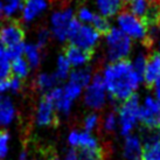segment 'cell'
<instances>
[{
  "label": "cell",
  "instance_id": "6da1fadb",
  "mask_svg": "<svg viewBox=\"0 0 160 160\" xmlns=\"http://www.w3.org/2000/svg\"><path fill=\"white\" fill-rule=\"evenodd\" d=\"M102 76L110 97L123 102L134 95V91L142 82L128 60L110 63L104 69Z\"/></svg>",
  "mask_w": 160,
  "mask_h": 160
},
{
  "label": "cell",
  "instance_id": "7a4b0ae2",
  "mask_svg": "<svg viewBox=\"0 0 160 160\" xmlns=\"http://www.w3.org/2000/svg\"><path fill=\"white\" fill-rule=\"evenodd\" d=\"M99 36L101 34L92 26L80 22L77 19L71 21L68 31V40L70 41V45L91 53L99 41Z\"/></svg>",
  "mask_w": 160,
  "mask_h": 160
},
{
  "label": "cell",
  "instance_id": "3957f363",
  "mask_svg": "<svg viewBox=\"0 0 160 160\" xmlns=\"http://www.w3.org/2000/svg\"><path fill=\"white\" fill-rule=\"evenodd\" d=\"M107 41V55L111 63L123 61L129 56L132 42L129 36L124 34L117 27H112L105 34Z\"/></svg>",
  "mask_w": 160,
  "mask_h": 160
},
{
  "label": "cell",
  "instance_id": "277c9868",
  "mask_svg": "<svg viewBox=\"0 0 160 160\" xmlns=\"http://www.w3.org/2000/svg\"><path fill=\"white\" fill-rule=\"evenodd\" d=\"M117 23L120 31L126 34L130 39L142 40L147 47L152 46V39H150V36L147 35V27L142 22V20L137 18L131 12L123 11L118 13Z\"/></svg>",
  "mask_w": 160,
  "mask_h": 160
},
{
  "label": "cell",
  "instance_id": "5b68a950",
  "mask_svg": "<svg viewBox=\"0 0 160 160\" xmlns=\"http://www.w3.org/2000/svg\"><path fill=\"white\" fill-rule=\"evenodd\" d=\"M139 111H140V102L137 95H132L128 98L119 108V128L120 133L124 137L130 136L131 131L139 120Z\"/></svg>",
  "mask_w": 160,
  "mask_h": 160
},
{
  "label": "cell",
  "instance_id": "8992f818",
  "mask_svg": "<svg viewBox=\"0 0 160 160\" xmlns=\"http://www.w3.org/2000/svg\"><path fill=\"white\" fill-rule=\"evenodd\" d=\"M107 89L104 84V80L101 74L93 75L90 84L87 87L84 93V103L87 107L99 110L107 103Z\"/></svg>",
  "mask_w": 160,
  "mask_h": 160
},
{
  "label": "cell",
  "instance_id": "52a82bcc",
  "mask_svg": "<svg viewBox=\"0 0 160 160\" xmlns=\"http://www.w3.org/2000/svg\"><path fill=\"white\" fill-rule=\"evenodd\" d=\"M139 120L145 129L160 130V101L153 97H146L140 105Z\"/></svg>",
  "mask_w": 160,
  "mask_h": 160
},
{
  "label": "cell",
  "instance_id": "ba28073f",
  "mask_svg": "<svg viewBox=\"0 0 160 160\" xmlns=\"http://www.w3.org/2000/svg\"><path fill=\"white\" fill-rule=\"evenodd\" d=\"M74 11L71 8H64L58 11L50 18L52 33L58 41L68 40V31L71 21L74 20Z\"/></svg>",
  "mask_w": 160,
  "mask_h": 160
},
{
  "label": "cell",
  "instance_id": "9c48e42d",
  "mask_svg": "<svg viewBox=\"0 0 160 160\" xmlns=\"http://www.w3.org/2000/svg\"><path fill=\"white\" fill-rule=\"evenodd\" d=\"M25 32L18 22H9L0 27V46L9 49L23 43Z\"/></svg>",
  "mask_w": 160,
  "mask_h": 160
},
{
  "label": "cell",
  "instance_id": "30bf717a",
  "mask_svg": "<svg viewBox=\"0 0 160 160\" xmlns=\"http://www.w3.org/2000/svg\"><path fill=\"white\" fill-rule=\"evenodd\" d=\"M35 122L39 126H52V125H56L58 123L54 104L48 101L45 96L41 98L40 103L38 105Z\"/></svg>",
  "mask_w": 160,
  "mask_h": 160
},
{
  "label": "cell",
  "instance_id": "8fae6325",
  "mask_svg": "<svg viewBox=\"0 0 160 160\" xmlns=\"http://www.w3.org/2000/svg\"><path fill=\"white\" fill-rule=\"evenodd\" d=\"M64 56L68 60V62L70 63V66L75 68L84 67L87 63L91 60L92 53L84 50V49L76 47V46H68L64 50Z\"/></svg>",
  "mask_w": 160,
  "mask_h": 160
},
{
  "label": "cell",
  "instance_id": "7c38bea8",
  "mask_svg": "<svg viewBox=\"0 0 160 160\" xmlns=\"http://www.w3.org/2000/svg\"><path fill=\"white\" fill-rule=\"evenodd\" d=\"M144 146L138 136H128L124 142L123 156L125 160H142Z\"/></svg>",
  "mask_w": 160,
  "mask_h": 160
},
{
  "label": "cell",
  "instance_id": "4fadbf2b",
  "mask_svg": "<svg viewBox=\"0 0 160 160\" xmlns=\"http://www.w3.org/2000/svg\"><path fill=\"white\" fill-rule=\"evenodd\" d=\"M160 80V54L153 53L147 58L146 69L144 74V82L147 87H153Z\"/></svg>",
  "mask_w": 160,
  "mask_h": 160
},
{
  "label": "cell",
  "instance_id": "5bb4252c",
  "mask_svg": "<svg viewBox=\"0 0 160 160\" xmlns=\"http://www.w3.org/2000/svg\"><path fill=\"white\" fill-rule=\"evenodd\" d=\"M68 142L72 147L78 148H98V142L96 138H93L89 132H78V131H71L68 136Z\"/></svg>",
  "mask_w": 160,
  "mask_h": 160
},
{
  "label": "cell",
  "instance_id": "9a60e30c",
  "mask_svg": "<svg viewBox=\"0 0 160 160\" xmlns=\"http://www.w3.org/2000/svg\"><path fill=\"white\" fill-rule=\"evenodd\" d=\"M47 9L46 0H25L22 6V18L26 22H32Z\"/></svg>",
  "mask_w": 160,
  "mask_h": 160
},
{
  "label": "cell",
  "instance_id": "2e32d148",
  "mask_svg": "<svg viewBox=\"0 0 160 160\" xmlns=\"http://www.w3.org/2000/svg\"><path fill=\"white\" fill-rule=\"evenodd\" d=\"M15 108L12 99L7 96H0V126L9 125L15 118Z\"/></svg>",
  "mask_w": 160,
  "mask_h": 160
},
{
  "label": "cell",
  "instance_id": "e0dca14e",
  "mask_svg": "<svg viewBox=\"0 0 160 160\" xmlns=\"http://www.w3.org/2000/svg\"><path fill=\"white\" fill-rule=\"evenodd\" d=\"M96 6L101 15L105 18H111L120 12V9L123 7V1L122 0H96Z\"/></svg>",
  "mask_w": 160,
  "mask_h": 160
},
{
  "label": "cell",
  "instance_id": "ac0fdd59",
  "mask_svg": "<svg viewBox=\"0 0 160 160\" xmlns=\"http://www.w3.org/2000/svg\"><path fill=\"white\" fill-rule=\"evenodd\" d=\"M91 80H92V74L90 68H76L70 71V75H69V81L81 85L82 88H87L90 84Z\"/></svg>",
  "mask_w": 160,
  "mask_h": 160
},
{
  "label": "cell",
  "instance_id": "d6986e66",
  "mask_svg": "<svg viewBox=\"0 0 160 160\" xmlns=\"http://www.w3.org/2000/svg\"><path fill=\"white\" fill-rule=\"evenodd\" d=\"M142 160H160V138L144 142Z\"/></svg>",
  "mask_w": 160,
  "mask_h": 160
},
{
  "label": "cell",
  "instance_id": "ffe728a7",
  "mask_svg": "<svg viewBox=\"0 0 160 160\" xmlns=\"http://www.w3.org/2000/svg\"><path fill=\"white\" fill-rule=\"evenodd\" d=\"M58 78L55 77L54 74H47V72H42L36 77L35 85L38 90L43 91V92H48L52 89L55 88V85L58 84Z\"/></svg>",
  "mask_w": 160,
  "mask_h": 160
},
{
  "label": "cell",
  "instance_id": "44dd1931",
  "mask_svg": "<svg viewBox=\"0 0 160 160\" xmlns=\"http://www.w3.org/2000/svg\"><path fill=\"white\" fill-rule=\"evenodd\" d=\"M23 55L26 58V61L28 62L31 68H38L41 62V53L40 48L34 43L25 45Z\"/></svg>",
  "mask_w": 160,
  "mask_h": 160
},
{
  "label": "cell",
  "instance_id": "7402d4cb",
  "mask_svg": "<svg viewBox=\"0 0 160 160\" xmlns=\"http://www.w3.org/2000/svg\"><path fill=\"white\" fill-rule=\"evenodd\" d=\"M12 60L9 58L6 48L0 46V81H7L12 74Z\"/></svg>",
  "mask_w": 160,
  "mask_h": 160
},
{
  "label": "cell",
  "instance_id": "603a6c76",
  "mask_svg": "<svg viewBox=\"0 0 160 160\" xmlns=\"http://www.w3.org/2000/svg\"><path fill=\"white\" fill-rule=\"evenodd\" d=\"M151 0H130L129 1V12L136 15L140 20L145 18L147 11L150 8Z\"/></svg>",
  "mask_w": 160,
  "mask_h": 160
},
{
  "label": "cell",
  "instance_id": "cb8c5ba5",
  "mask_svg": "<svg viewBox=\"0 0 160 160\" xmlns=\"http://www.w3.org/2000/svg\"><path fill=\"white\" fill-rule=\"evenodd\" d=\"M70 63L68 62V60L66 58L64 55H60L56 61V70L54 72L55 77L58 78V81H64L67 80L69 75H70Z\"/></svg>",
  "mask_w": 160,
  "mask_h": 160
},
{
  "label": "cell",
  "instance_id": "d4e9b609",
  "mask_svg": "<svg viewBox=\"0 0 160 160\" xmlns=\"http://www.w3.org/2000/svg\"><path fill=\"white\" fill-rule=\"evenodd\" d=\"M29 64L26 61V58H23L22 56L21 58H18L12 61V72L14 74L15 77L18 78H25L28 72H29Z\"/></svg>",
  "mask_w": 160,
  "mask_h": 160
},
{
  "label": "cell",
  "instance_id": "484cf974",
  "mask_svg": "<svg viewBox=\"0 0 160 160\" xmlns=\"http://www.w3.org/2000/svg\"><path fill=\"white\" fill-rule=\"evenodd\" d=\"M78 160H103V150L98 148H80L77 151Z\"/></svg>",
  "mask_w": 160,
  "mask_h": 160
},
{
  "label": "cell",
  "instance_id": "4316f807",
  "mask_svg": "<svg viewBox=\"0 0 160 160\" xmlns=\"http://www.w3.org/2000/svg\"><path fill=\"white\" fill-rule=\"evenodd\" d=\"M90 26H92L99 34H104V35L112 28L108 18L103 17L101 14H96L95 15V18H93L92 22H91Z\"/></svg>",
  "mask_w": 160,
  "mask_h": 160
},
{
  "label": "cell",
  "instance_id": "83f0119b",
  "mask_svg": "<svg viewBox=\"0 0 160 160\" xmlns=\"http://www.w3.org/2000/svg\"><path fill=\"white\" fill-rule=\"evenodd\" d=\"M146 63L147 58L144 54H138L136 58L133 60V62L131 63L134 72L137 74L138 77L142 81H144V74H145V69H146Z\"/></svg>",
  "mask_w": 160,
  "mask_h": 160
},
{
  "label": "cell",
  "instance_id": "f1b7e54d",
  "mask_svg": "<svg viewBox=\"0 0 160 160\" xmlns=\"http://www.w3.org/2000/svg\"><path fill=\"white\" fill-rule=\"evenodd\" d=\"M25 0H5L4 1V15L13 17L22 8Z\"/></svg>",
  "mask_w": 160,
  "mask_h": 160
},
{
  "label": "cell",
  "instance_id": "f546056e",
  "mask_svg": "<svg viewBox=\"0 0 160 160\" xmlns=\"http://www.w3.org/2000/svg\"><path fill=\"white\" fill-rule=\"evenodd\" d=\"M63 89V95L68 98V99H70V101H75L76 98L80 97V95L82 93V87L78 84H76V83H72V82H68L67 84L64 85L62 88Z\"/></svg>",
  "mask_w": 160,
  "mask_h": 160
},
{
  "label": "cell",
  "instance_id": "4dcf8cb0",
  "mask_svg": "<svg viewBox=\"0 0 160 160\" xmlns=\"http://www.w3.org/2000/svg\"><path fill=\"white\" fill-rule=\"evenodd\" d=\"M71 107H72V101L68 99V98L63 95V92H62V96L54 103L55 110H58V112H61L63 115H69V112H70V110H71Z\"/></svg>",
  "mask_w": 160,
  "mask_h": 160
},
{
  "label": "cell",
  "instance_id": "1f68e13d",
  "mask_svg": "<svg viewBox=\"0 0 160 160\" xmlns=\"http://www.w3.org/2000/svg\"><path fill=\"white\" fill-rule=\"evenodd\" d=\"M95 15H96V14L93 13L91 9L83 6V7H81V8L78 9V12H77V20H78L80 22L84 23V25H91L93 18H95Z\"/></svg>",
  "mask_w": 160,
  "mask_h": 160
},
{
  "label": "cell",
  "instance_id": "d6a6232c",
  "mask_svg": "<svg viewBox=\"0 0 160 160\" xmlns=\"http://www.w3.org/2000/svg\"><path fill=\"white\" fill-rule=\"evenodd\" d=\"M8 142H9V133L7 131H0V159L6 157L8 152Z\"/></svg>",
  "mask_w": 160,
  "mask_h": 160
},
{
  "label": "cell",
  "instance_id": "836d02e7",
  "mask_svg": "<svg viewBox=\"0 0 160 160\" xmlns=\"http://www.w3.org/2000/svg\"><path fill=\"white\" fill-rule=\"evenodd\" d=\"M117 116H116L115 112H110V113H108L105 116V118H104V130L108 131V132H112V131H115L116 126H117Z\"/></svg>",
  "mask_w": 160,
  "mask_h": 160
},
{
  "label": "cell",
  "instance_id": "e575fe53",
  "mask_svg": "<svg viewBox=\"0 0 160 160\" xmlns=\"http://www.w3.org/2000/svg\"><path fill=\"white\" fill-rule=\"evenodd\" d=\"M97 124H98V115H96V113H90L89 116H87L84 119V124H83L85 132H89L90 133L91 131H93V130L96 129Z\"/></svg>",
  "mask_w": 160,
  "mask_h": 160
},
{
  "label": "cell",
  "instance_id": "d590c367",
  "mask_svg": "<svg viewBox=\"0 0 160 160\" xmlns=\"http://www.w3.org/2000/svg\"><path fill=\"white\" fill-rule=\"evenodd\" d=\"M49 38H50V32L46 28H42L40 29V32L38 33V42H36V46L39 48H43L49 41Z\"/></svg>",
  "mask_w": 160,
  "mask_h": 160
},
{
  "label": "cell",
  "instance_id": "8d00e7d4",
  "mask_svg": "<svg viewBox=\"0 0 160 160\" xmlns=\"http://www.w3.org/2000/svg\"><path fill=\"white\" fill-rule=\"evenodd\" d=\"M9 90H12L13 92H18L19 90L21 89V80L18 77H13V78H9Z\"/></svg>",
  "mask_w": 160,
  "mask_h": 160
},
{
  "label": "cell",
  "instance_id": "74e56055",
  "mask_svg": "<svg viewBox=\"0 0 160 160\" xmlns=\"http://www.w3.org/2000/svg\"><path fill=\"white\" fill-rule=\"evenodd\" d=\"M7 90H9V81H0V96H2Z\"/></svg>",
  "mask_w": 160,
  "mask_h": 160
},
{
  "label": "cell",
  "instance_id": "f35d334b",
  "mask_svg": "<svg viewBox=\"0 0 160 160\" xmlns=\"http://www.w3.org/2000/svg\"><path fill=\"white\" fill-rule=\"evenodd\" d=\"M63 160H78L77 151H76V150H70V151H68V153L66 154V157H64V159Z\"/></svg>",
  "mask_w": 160,
  "mask_h": 160
},
{
  "label": "cell",
  "instance_id": "ab89813d",
  "mask_svg": "<svg viewBox=\"0 0 160 160\" xmlns=\"http://www.w3.org/2000/svg\"><path fill=\"white\" fill-rule=\"evenodd\" d=\"M153 88H154V93H156V98L158 101H160V80L157 81L156 84L153 85Z\"/></svg>",
  "mask_w": 160,
  "mask_h": 160
},
{
  "label": "cell",
  "instance_id": "60d3db41",
  "mask_svg": "<svg viewBox=\"0 0 160 160\" xmlns=\"http://www.w3.org/2000/svg\"><path fill=\"white\" fill-rule=\"evenodd\" d=\"M19 160H28V152L22 151L19 156Z\"/></svg>",
  "mask_w": 160,
  "mask_h": 160
},
{
  "label": "cell",
  "instance_id": "b9f144b4",
  "mask_svg": "<svg viewBox=\"0 0 160 160\" xmlns=\"http://www.w3.org/2000/svg\"><path fill=\"white\" fill-rule=\"evenodd\" d=\"M4 15V1L0 0V18Z\"/></svg>",
  "mask_w": 160,
  "mask_h": 160
},
{
  "label": "cell",
  "instance_id": "7bdbcfd3",
  "mask_svg": "<svg viewBox=\"0 0 160 160\" xmlns=\"http://www.w3.org/2000/svg\"><path fill=\"white\" fill-rule=\"evenodd\" d=\"M152 1H158V2H160V0H152Z\"/></svg>",
  "mask_w": 160,
  "mask_h": 160
},
{
  "label": "cell",
  "instance_id": "ee69618b",
  "mask_svg": "<svg viewBox=\"0 0 160 160\" xmlns=\"http://www.w3.org/2000/svg\"><path fill=\"white\" fill-rule=\"evenodd\" d=\"M49 160H58L56 158H53V159H49Z\"/></svg>",
  "mask_w": 160,
  "mask_h": 160
},
{
  "label": "cell",
  "instance_id": "f6af8a7d",
  "mask_svg": "<svg viewBox=\"0 0 160 160\" xmlns=\"http://www.w3.org/2000/svg\"><path fill=\"white\" fill-rule=\"evenodd\" d=\"M158 53H159V54H160V43H159V52H158Z\"/></svg>",
  "mask_w": 160,
  "mask_h": 160
},
{
  "label": "cell",
  "instance_id": "bcb514c9",
  "mask_svg": "<svg viewBox=\"0 0 160 160\" xmlns=\"http://www.w3.org/2000/svg\"><path fill=\"white\" fill-rule=\"evenodd\" d=\"M122 1H130V0H122Z\"/></svg>",
  "mask_w": 160,
  "mask_h": 160
}]
</instances>
